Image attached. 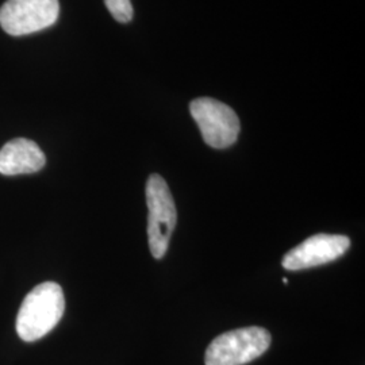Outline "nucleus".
I'll use <instances>...</instances> for the list:
<instances>
[{"label": "nucleus", "instance_id": "1", "mask_svg": "<svg viewBox=\"0 0 365 365\" xmlns=\"http://www.w3.org/2000/svg\"><path fill=\"white\" fill-rule=\"evenodd\" d=\"M66 310L63 288L45 282L27 294L16 317V333L26 342L45 337L52 331Z\"/></svg>", "mask_w": 365, "mask_h": 365}, {"label": "nucleus", "instance_id": "2", "mask_svg": "<svg viewBox=\"0 0 365 365\" xmlns=\"http://www.w3.org/2000/svg\"><path fill=\"white\" fill-rule=\"evenodd\" d=\"M271 341V333L262 327H242L223 333L207 346L205 364H248L267 352Z\"/></svg>", "mask_w": 365, "mask_h": 365}, {"label": "nucleus", "instance_id": "3", "mask_svg": "<svg viewBox=\"0 0 365 365\" xmlns=\"http://www.w3.org/2000/svg\"><path fill=\"white\" fill-rule=\"evenodd\" d=\"M148 205V238L152 256L160 260L165 256L170 235L178 222V211L167 182L157 173L146 182Z\"/></svg>", "mask_w": 365, "mask_h": 365}, {"label": "nucleus", "instance_id": "4", "mask_svg": "<svg viewBox=\"0 0 365 365\" xmlns=\"http://www.w3.org/2000/svg\"><path fill=\"white\" fill-rule=\"evenodd\" d=\"M190 111L211 148L226 149L237 141L241 123L232 107L212 98H199L191 102Z\"/></svg>", "mask_w": 365, "mask_h": 365}, {"label": "nucleus", "instance_id": "5", "mask_svg": "<svg viewBox=\"0 0 365 365\" xmlns=\"http://www.w3.org/2000/svg\"><path fill=\"white\" fill-rule=\"evenodd\" d=\"M60 14L58 0H7L0 7V26L14 37L53 26Z\"/></svg>", "mask_w": 365, "mask_h": 365}, {"label": "nucleus", "instance_id": "6", "mask_svg": "<svg viewBox=\"0 0 365 365\" xmlns=\"http://www.w3.org/2000/svg\"><path fill=\"white\" fill-rule=\"evenodd\" d=\"M351 248L346 235H315L291 249L283 257V267L288 271L309 269L337 260Z\"/></svg>", "mask_w": 365, "mask_h": 365}, {"label": "nucleus", "instance_id": "7", "mask_svg": "<svg viewBox=\"0 0 365 365\" xmlns=\"http://www.w3.org/2000/svg\"><path fill=\"white\" fill-rule=\"evenodd\" d=\"M46 164V157L38 145L26 138H15L0 149V173L15 176L34 173Z\"/></svg>", "mask_w": 365, "mask_h": 365}, {"label": "nucleus", "instance_id": "8", "mask_svg": "<svg viewBox=\"0 0 365 365\" xmlns=\"http://www.w3.org/2000/svg\"><path fill=\"white\" fill-rule=\"evenodd\" d=\"M106 7L113 18L120 24H129L133 19L134 10L131 0H105Z\"/></svg>", "mask_w": 365, "mask_h": 365}]
</instances>
